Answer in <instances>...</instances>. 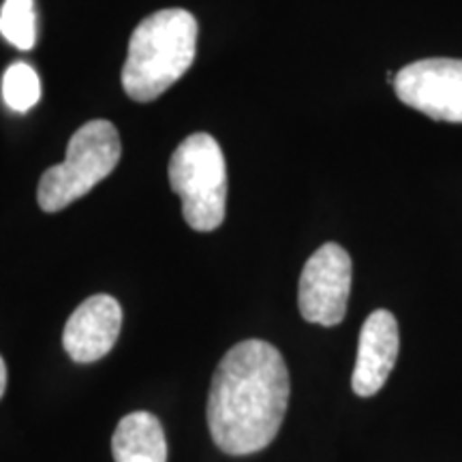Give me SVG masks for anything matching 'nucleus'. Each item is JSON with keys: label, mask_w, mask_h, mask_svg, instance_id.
<instances>
[{"label": "nucleus", "mask_w": 462, "mask_h": 462, "mask_svg": "<svg viewBox=\"0 0 462 462\" xmlns=\"http://www.w3.org/2000/svg\"><path fill=\"white\" fill-rule=\"evenodd\" d=\"M3 97L14 112L24 114L32 109L42 99V82L37 71L26 62L11 65L3 78Z\"/></svg>", "instance_id": "obj_11"}, {"label": "nucleus", "mask_w": 462, "mask_h": 462, "mask_svg": "<svg viewBox=\"0 0 462 462\" xmlns=\"http://www.w3.org/2000/svg\"><path fill=\"white\" fill-rule=\"evenodd\" d=\"M401 349V334H398L396 317L390 310H374L364 321L357 345V360L354 368L351 385L357 396H374L383 388Z\"/></svg>", "instance_id": "obj_8"}, {"label": "nucleus", "mask_w": 462, "mask_h": 462, "mask_svg": "<svg viewBox=\"0 0 462 462\" xmlns=\"http://www.w3.org/2000/svg\"><path fill=\"white\" fill-rule=\"evenodd\" d=\"M394 92L404 106L432 120L462 123V60L424 58L394 75Z\"/></svg>", "instance_id": "obj_6"}, {"label": "nucleus", "mask_w": 462, "mask_h": 462, "mask_svg": "<svg viewBox=\"0 0 462 462\" xmlns=\"http://www.w3.org/2000/svg\"><path fill=\"white\" fill-rule=\"evenodd\" d=\"M120 328H123V309L118 300L107 293H97L84 300L69 317L62 332V345L73 362H97L114 349Z\"/></svg>", "instance_id": "obj_7"}, {"label": "nucleus", "mask_w": 462, "mask_h": 462, "mask_svg": "<svg viewBox=\"0 0 462 462\" xmlns=\"http://www.w3.org/2000/svg\"><path fill=\"white\" fill-rule=\"evenodd\" d=\"M112 454L116 462H167L165 432L157 415H125L112 437Z\"/></svg>", "instance_id": "obj_9"}, {"label": "nucleus", "mask_w": 462, "mask_h": 462, "mask_svg": "<svg viewBox=\"0 0 462 462\" xmlns=\"http://www.w3.org/2000/svg\"><path fill=\"white\" fill-rule=\"evenodd\" d=\"M167 171L189 227L204 234L221 227L227 208V165L215 137L208 133L189 135L173 150Z\"/></svg>", "instance_id": "obj_3"}, {"label": "nucleus", "mask_w": 462, "mask_h": 462, "mask_svg": "<svg viewBox=\"0 0 462 462\" xmlns=\"http://www.w3.org/2000/svg\"><path fill=\"white\" fill-rule=\"evenodd\" d=\"M0 34L17 50H32L37 42L34 0H5L0 9Z\"/></svg>", "instance_id": "obj_10"}, {"label": "nucleus", "mask_w": 462, "mask_h": 462, "mask_svg": "<svg viewBox=\"0 0 462 462\" xmlns=\"http://www.w3.org/2000/svg\"><path fill=\"white\" fill-rule=\"evenodd\" d=\"M289 404V371L281 351L265 340H242L212 374L208 429L225 454L262 452L279 435Z\"/></svg>", "instance_id": "obj_1"}, {"label": "nucleus", "mask_w": 462, "mask_h": 462, "mask_svg": "<svg viewBox=\"0 0 462 462\" xmlns=\"http://www.w3.org/2000/svg\"><path fill=\"white\" fill-rule=\"evenodd\" d=\"M5 390H7V366H5V360L0 357V398H3Z\"/></svg>", "instance_id": "obj_12"}, {"label": "nucleus", "mask_w": 462, "mask_h": 462, "mask_svg": "<svg viewBox=\"0 0 462 462\" xmlns=\"http://www.w3.org/2000/svg\"><path fill=\"white\" fill-rule=\"evenodd\" d=\"M351 257L337 242L317 248L306 262L298 287V306L306 321L332 328L346 315L351 293Z\"/></svg>", "instance_id": "obj_5"}, {"label": "nucleus", "mask_w": 462, "mask_h": 462, "mask_svg": "<svg viewBox=\"0 0 462 462\" xmlns=\"http://www.w3.org/2000/svg\"><path fill=\"white\" fill-rule=\"evenodd\" d=\"M198 20L184 9H161L133 31L123 67V88L133 101L148 103L178 82L198 51Z\"/></svg>", "instance_id": "obj_2"}, {"label": "nucleus", "mask_w": 462, "mask_h": 462, "mask_svg": "<svg viewBox=\"0 0 462 462\" xmlns=\"http://www.w3.org/2000/svg\"><path fill=\"white\" fill-rule=\"evenodd\" d=\"M118 131L107 120H90L73 133L67 159L50 167L39 180L37 199L42 210L58 212L84 198L120 161Z\"/></svg>", "instance_id": "obj_4"}]
</instances>
